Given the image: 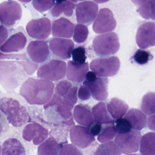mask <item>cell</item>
Instances as JSON below:
<instances>
[{"label": "cell", "mask_w": 155, "mask_h": 155, "mask_svg": "<svg viewBox=\"0 0 155 155\" xmlns=\"http://www.w3.org/2000/svg\"><path fill=\"white\" fill-rule=\"evenodd\" d=\"M0 53H1V52H0Z\"/></svg>", "instance_id": "55"}, {"label": "cell", "mask_w": 155, "mask_h": 155, "mask_svg": "<svg viewBox=\"0 0 155 155\" xmlns=\"http://www.w3.org/2000/svg\"><path fill=\"white\" fill-rule=\"evenodd\" d=\"M48 135V130L37 123L28 124L22 132L23 139L27 142L32 141L35 145H38L43 143L47 139Z\"/></svg>", "instance_id": "17"}, {"label": "cell", "mask_w": 155, "mask_h": 155, "mask_svg": "<svg viewBox=\"0 0 155 155\" xmlns=\"http://www.w3.org/2000/svg\"><path fill=\"white\" fill-rule=\"evenodd\" d=\"M120 43L115 32L103 34L96 36L93 41V47L97 56L104 57L115 54L119 51Z\"/></svg>", "instance_id": "4"}, {"label": "cell", "mask_w": 155, "mask_h": 155, "mask_svg": "<svg viewBox=\"0 0 155 155\" xmlns=\"http://www.w3.org/2000/svg\"><path fill=\"white\" fill-rule=\"evenodd\" d=\"M67 65L61 60H52L43 64L37 71V77L47 81H56L65 76Z\"/></svg>", "instance_id": "6"}, {"label": "cell", "mask_w": 155, "mask_h": 155, "mask_svg": "<svg viewBox=\"0 0 155 155\" xmlns=\"http://www.w3.org/2000/svg\"><path fill=\"white\" fill-rule=\"evenodd\" d=\"M124 118L131 124L132 128L137 131H141L146 127L147 117L139 109H130L125 115Z\"/></svg>", "instance_id": "23"}, {"label": "cell", "mask_w": 155, "mask_h": 155, "mask_svg": "<svg viewBox=\"0 0 155 155\" xmlns=\"http://www.w3.org/2000/svg\"><path fill=\"white\" fill-rule=\"evenodd\" d=\"M141 108L147 115L155 114V93L150 92L144 96Z\"/></svg>", "instance_id": "32"}, {"label": "cell", "mask_w": 155, "mask_h": 155, "mask_svg": "<svg viewBox=\"0 0 155 155\" xmlns=\"http://www.w3.org/2000/svg\"><path fill=\"white\" fill-rule=\"evenodd\" d=\"M21 61H0V81L6 90H13L22 82Z\"/></svg>", "instance_id": "3"}, {"label": "cell", "mask_w": 155, "mask_h": 155, "mask_svg": "<svg viewBox=\"0 0 155 155\" xmlns=\"http://www.w3.org/2000/svg\"><path fill=\"white\" fill-rule=\"evenodd\" d=\"M2 155H25V149L18 139L9 138L2 145Z\"/></svg>", "instance_id": "26"}, {"label": "cell", "mask_w": 155, "mask_h": 155, "mask_svg": "<svg viewBox=\"0 0 155 155\" xmlns=\"http://www.w3.org/2000/svg\"><path fill=\"white\" fill-rule=\"evenodd\" d=\"M89 66L90 70L99 77H112L119 71L120 61L117 56L96 58L90 62Z\"/></svg>", "instance_id": "5"}, {"label": "cell", "mask_w": 155, "mask_h": 155, "mask_svg": "<svg viewBox=\"0 0 155 155\" xmlns=\"http://www.w3.org/2000/svg\"><path fill=\"white\" fill-rule=\"evenodd\" d=\"M141 137L140 132L132 129L127 133H118L115 142L119 146L122 153L130 154L139 150Z\"/></svg>", "instance_id": "7"}, {"label": "cell", "mask_w": 155, "mask_h": 155, "mask_svg": "<svg viewBox=\"0 0 155 155\" xmlns=\"http://www.w3.org/2000/svg\"><path fill=\"white\" fill-rule=\"evenodd\" d=\"M70 139L74 145L81 148L88 147L95 141L89 127L80 125H74L71 128Z\"/></svg>", "instance_id": "15"}, {"label": "cell", "mask_w": 155, "mask_h": 155, "mask_svg": "<svg viewBox=\"0 0 155 155\" xmlns=\"http://www.w3.org/2000/svg\"><path fill=\"white\" fill-rule=\"evenodd\" d=\"M1 112H0V118H1Z\"/></svg>", "instance_id": "54"}, {"label": "cell", "mask_w": 155, "mask_h": 155, "mask_svg": "<svg viewBox=\"0 0 155 155\" xmlns=\"http://www.w3.org/2000/svg\"><path fill=\"white\" fill-rule=\"evenodd\" d=\"M55 0H33L34 8L41 13L52 9L55 5Z\"/></svg>", "instance_id": "36"}, {"label": "cell", "mask_w": 155, "mask_h": 155, "mask_svg": "<svg viewBox=\"0 0 155 155\" xmlns=\"http://www.w3.org/2000/svg\"><path fill=\"white\" fill-rule=\"evenodd\" d=\"M3 131V126L2 125V124L0 123V134H1V133H2Z\"/></svg>", "instance_id": "50"}, {"label": "cell", "mask_w": 155, "mask_h": 155, "mask_svg": "<svg viewBox=\"0 0 155 155\" xmlns=\"http://www.w3.org/2000/svg\"><path fill=\"white\" fill-rule=\"evenodd\" d=\"M102 124L98 122H94V124L90 126V132L92 135L96 136L101 133L102 129Z\"/></svg>", "instance_id": "43"}, {"label": "cell", "mask_w": 155, "mask_h": 155, "mask_svg": "<svg viewBox=\"0 0 155 155\" xmlns=\"http://www.w3.org/2000/svg\"><path fill=\"white\" fill-rule=\"evenodd\" d=\"M51 22L47 17L33 19L27 23L26 30L33 39L43 41L50 36L51 31Z\"/></svg>", "instance_id": "9"}, {"label": "cell", "mask_w": 155, "mask_h": 155, "mask_svg": "<svg viewBox=\"0 0 155 155\" xmlns=\"http://www.w3.org/2000/svg\"><path fill=\"white\" fill-rule=\"evenodd\" d=\"M106 106L108 113L115 120L123 118L129 108L125 102L117 97L112 98Z\"/></svg>", "instance_id": "24"}, {"label": "cell", "mask_w": 155, "mask_h": 155, "mask_svg": "<svg viewBox=\"0 0 155 155\" xmlns=\"http://www.w3.org/2000/svg\"><path fill=\"white\" fill-rule=\"evenodd\" d=\"M146 1L147 0H131V1L136 5H140Z\"/></svg>", "instance_id": "46"}, {"label": "cell", "mask_w": 155, "mask_h": 155, "mask_svg": "<svg viewBox=\"0 0 155 155\" xmlns=\"http://www.w3.org/2000/svg\"><path fill=\"white\" fill-rule=\"evenodd\" d=\"M75 6V3L70 0L56 3L51 10V14L55 18L63 15L70 18L74 15Z\"/></svg>", "instance_id": "25"}, {"label": "cell", "mask_w": 155, "mask_h": 155, "mask_svg": "<svg viewBox=\"0 0 155 155\" xmlns=\"http://www.w3.org/2000/svg\"><path fill=\"white\" fill-rule=\"evenodd\" d=\"M18 1H20L21 2L27 3L30 2H31L32 0H18Z\"/></svg>", "instance_id": "48"}, {"label": "cell", "mask_w": 155, "mask_h": 155, "mask_svg": "<svg viewBox=\"0 0 155 155\" xmlns=\"http://www.w3.org/2000/svg\"><path fill=\"white\" fill-rule=\"evenodd\" d=\"M74 24L65 17L55 19L52 25V34L54 37L71 38L73 35Z\"/></svg>", "instance_id": "19"}, {"label": "cell", "mask_w": 155, "mask_h": 155, "mask_svg": "<svg viewBox=\"0 0 155 155\" xmlns=\"http://www.w3.org/2000/svg\"><path fill=\"white\" fill-rule=\"evenodd\" d=\"M55 94L64 104L73 108L77 103L78 87L66 80H61L56 85Z\"/></svg>", "instance_id": "12"}, {"label": "cell", "mask_w": 155, "mask_h": 155, "mask_svg": "<svg viewBox=\"0 0 155 155\" xmlns=\"http://www.w3.org/2000/svg\"><path fill=\"white\" fill-rule=\"evenodd\" d=\"M0 155H2V147L0 145Z\"/></svg>", "instance_id": "52"}, {"label": "cell", "mask_w": 155, "mask_h": 155, "mask_svg": "<svg viewBox=\"0 0 155 155\" xmlns=\"http://www.w3.org/2000/svg\"><path fill=\"white\" fill-rule=\"evenodd\" d=\"M97 78L96 74L94 72L88 71L86 75L85 80L89 82H93Z\"/></svg>", "instance_id": "45"}, {"label": "cell", "mask_w": 155, "mask_h": 155, "mask_svg": "<svg viewBox=\"0 0 155 155\" xmlns=\"http://www.w3.org/2000/svg\"><path fill=\"white\" fill-rule=\"evenodd\" d=\"M133 58L137 63L140 65H143L147 63L149 61L152 60L153 57L148 51L138 49L134 54Z\"/></svg>", "instance_id": "35"}, {"label": "cell", "mask_w": 155, "mask_h": 155, "mask_svg": "<svg viewBox=\"0 0 155 155\" xmlns=\"http://www.w3.org/2000/svg\"><path fill=\"white\" fill-rule=\"evenodd\" d=\"M50 48L44 41H31L28 45L27 52L31 60L35 64H42L50 58Z\"/></svg>", "instance_id": "13"}, {"label": "cell", "mask_w": 155, "mask_h": 155, "mask_svg": "<svg viewBox=\"0 0 155 155\" xmlns=\"http://www.w3.org/2000/svg\"><path fill=\"white\" fill-rule=\"evenodd\" d=\"M115 127L118 133H127L132 130V127L129 122L125 118L116 120Z\"/></svg>", "instance_id": "38"}, {"label": "cell", "mask_w": 155, "mask_h": 155, "mask_svg": "<svg viewBox=\"0 0 155 155\" xmlns=\"http://www.w3.org/2000/svg\"><path fill=\"white\" fill-rule=\"evenodd\" d=\"M117 133L114 123L107 124L102 128L101 133L98 135L97 140L102 143L110 142L114 138Z\"/></svg>", "instance_id": "33"}, {"label": "cell", "mask_w": 155, "mask_h": 155, "mask_svg": "<svg viewBox=\"0 0 155 155\" xmlns=\"http://www.w3.org/2000/svg\"><path fill=\"white\" fill-rule=\"evenodd\" d=\"M59 155H84L74 145L68 144L64 145L59 152Z\"/></svg>", "instance_id": "39"}, {"label": "cell", "mask_w": 155, "mask_h": 155, "mask_svg": "<svg viewBox=\"0 0 155 155\" xmlns=\"http://www.w3.org/2000/svg\"><path fill=\"white\" fill-rule=\"evenodd\" d=\"M138 155L137 154H129V155Z\"/></svg>", "instance_id": "53"}, {"label": "cell", "mask_w": 155, "mask_h": 155, "mask_svg": "<svg viewBox=\"0 0 155 155\" xmlns=\"http://www.w3.org/2000/svg\"><path fill=\"white\" fill-rule=\"evenodd\" d=\"M73 116L75 121L83 126L90 127L94 122L92 110L87 104H79L75 106Z\"/></svg>", "instance_id": "22"}, {"label": "cell", "mask_w": 155, "mask_h": 155, "mask_svg": "<svg viewBox=\"0 0 155 155\" xmlns=\"http://www.w3.org/2000/svg\"><path fill=\"white\" fill-rule=\"evenodd\" d=\"M108 78L99 77L93 82L85 80L83 82V84L90 90L92 97L99 101H104L108 97Z\"/></svg>", "instance_id": "18"}, {"label": "cell", "mask_w": 155, "mask_h": 155, "mask_svg": "<svg viewBox=\"0 0 155 155\" xmlns=\"http://www.w3.org/2000/svg\"><path fill=\"white\" fill-rule=\"evenodd\" d=\"M0 110L15 127H21L29 121V114L26 108L17 100L11 97H4L0 99Z\"/></svg>", "instance_id": "2"}, {"label": "cell", "mask_w": 155, "mask_h": 155, "mask_svg": "<svg viewBox=\"0 0 155 155\" xmlns=\"http://www.w3.org/2000/svg\"><path fill=\"white\" fill-rule=\"evenodd\" d=\"M88 71L89 66L87 62L80 64L69 61L67 64L66 77L73 83L80 84L84 81Z\"/></svg>", "instance_id": "20"}, {"label": "cell", "mask_w": 155, "mask_h": 155, "mask_svg": "<svg viewBox=\"0 0 155 155\" xmlns=\"http://www.w3.org/2000/svg\"><path fill=\"white\" fill-rule=\"evenodd\" d=\"M54 85L52 82L30 78L24 82L20 94L31 105H45L52 98Z\"/></svg>", "instance_id": "1"}, {"label": "cell", "mask_w": 155, "mask_h": 155, "mask_svg": "<svg viewBox=\"0 0 155 155\" xmlns=\"http://www.w3.org/2000/svg\"><path fill=\"white\" fill-rule=\"evenodd\" d=\"M140 145L142 155H155V133L149 132L144 135Z\"/></svg>", "instance_id": "28"}, {"label": "cell", "mask_w": 155, "mask_h": 155, "mask_svg": "<svg viewBox=\"0 0 155 155\" xmlns=\"http://www.w3.org/2000/svg\"><path fill=\"white\" fill-rule=\"evenodd\" d=\"M49 46L54 55L63 60H67L71 57L74 44L70 39L53 38L50 39Z\"/></svg>", "instance_id": "16"}, {"label": "cell", "mask_w": 155, "mask_h": 155, "mask_svg": "<svg viewBox=\"0 0 155 155\" xmlns=\"http://www.w3.org/2000/svg\"><path fill=\"white\" fill-rule=\"evenodd\" d=\"M89 31L86 25L78 24L74 27L73 40L78 43L84 42L88 37Z\"/></svg>", "instance_id": "34"}, {"label": "cell", "mask_w": 155, "mask_h": 155, "mask_svg": "<svg viewBox=\"0 0 155 155\" xmlns=\"http://www.w3.org/2000/svg\"><path fill=\"white\" fill-rule=\"evenodd\" d=\"M91 96V92L89 88L84 85L80 86L78 91V97L82 101L89 100Z\"/></svg>", "instance_id": "40"}, {"label": "cell", "mask_w": 155, "mask_h": 155, "mask_svg": "<svg viewBox=\"0 0 155 155\" xmlns=\"http://www.w3.org/2000/svg\"><path fill=\"white\" fill-rule=\"evenodd\" d=\"M60 146L56 140L49 138L42 143L38 148V155H59Z\"/></svg>", "instance_id": "29"}, {"label": "cell", "mask_w": 155, "mask_h": 155, "mask_svg": "<svg viewBox=\"0 0 155 155\" xmlns=\"http://www.w3.org/2000/svg\"><path fill=\"white\" fill-rule=\"evenodd\" d=\"M117 22L111 10L107 8L99 10L93 25V31L99 34L107 33L114 31Z\"/></svg>", "instance_id": "10"}, {"label": "cell", "mask_w": 155, "mask_h": 155, "mask_svg": "<svg viewBox=\"0 0 155 155\" xmlns=\"http://www.w3.org/2000/svg\"><path fill=\"white\" fill-rule=\"evenodd\" d=\"M71 2H73L74 3H77L79 2H82V1H85L86 0H70Z\"/></svg>", "instance_id": "49"}, {"label": "cell", "mask_w": 155, "mask_h": 155, "mask_svg": "<svg viewBox=\"0 0 155 155\" xmlns=\"http://www.w3.org/2000/svg\"><path fill=\"white\" fill-rule=\"evenodd\" d=\"M74 61L78 63L83 64L85 62L87 59L85 49L83 46H79L74 49L72 52Z\"/></svg>", "instance_id": "37"}, {"label": "cell", "mask_w": 155, "mask_h": 155, "mask_svg": "<svg viewBox=\"0 0 155 155\" xmlns=\"http://www.w3.org/2000/svg\"><path fill=\"white\" fill-rule=\"evenodd\" d=\"M122 152L117 144L110 141L99 146L94 155H121Z\"/></svg>", "instance_id": "31"}, {"label": "cell", "mask_w": 155, "mask_h": 155, "mask_svg": "<svg viewBox=\"0 0 155 155\" xmlns=\"http://www.w3.org/2000/svg\"><path fill=\"white\" fill-rule=\"evenodd\" d=\"M97 4L91 1L78 3L76 6V20L78 23L87 26L90 25L97 16Z\"/></svg>", "instance_id": "11"}, {"label": "cell", "mask_w": 155, "mask_h": 155, "mask_svg": "<svg viewBox=\"0 0 155 155\" xmlns=\"http://www.w3.org/2000/svg\"><path fill=\"white\" fill-rule=\"evenodd\" d=\"M94 122L100 124H107L114 123V120L108 114L107 106L105 103L100 102L95 105L92 109Z\"/></svg>", "instance_id": "27"}, {"label": "cell", "mask_w": 155, "mask_h": 155, "mask_svg": "<svg viewBox=\"0 0 155 155\" xmlns=\"http://www.w3.org/2000/svg\"><path fill=\"white\" fill-rule=\"evenodd\" d=\"M147 126L149 129L155 132V114L153 115L148 117Z\"/></svg>", "instance_id": "44"}, {"label": "cell", "mask_w": 155, "mask_h": 155, "mask_svg": "<svg viewBox=\"0 0 155 155\" xmlns=\"http://www.w3.org/2000/svg\"><path fill=\"white\" fill-rule=\"evenodd\" d=\"M26 59L25 54H4L0 53V60L5 59H15L17 60H25Z\"/></svg>", "instance_id": "41"}, {"label": "cell", "mask_w": 155, "mask_h": 155, "mask_svg": "<svg viewBox=\"0 0 155 155\" xmlns=\"http://www.w3.org/2000/svg\"><path fill=\"white\" fill-rule=\"evenodd\" d=\"M136 43L141 49H147L155 45V23L147 22L137 29Z\"/></svg>", "instance_id": "14"}, {"label": "cell", "mask_w": 155, "mask_h": 155, "mask_svg": "<svg viewBox=\"0 0 155 155\" xmlns=\"http://www.w3.org/2000/svg\"><path fill=\"white\" fill-rule=\"evenodd\" d=\"M64 1H65V0H55V2H56V3H60Z\"/></svg>", "instance_id": "51"}, {"label": "cell", "mask_w": 155, "mask_h": 155, "mask_svg": "<svg viewBox=\"0 0 155 155\" xmlns=\"http://www.w3.org/2000/svg\"><path fill=\"white\" fill-rule=\"evenodd\" d=\"M22 17V8L15 1L9 0L0 4V21L5 26L11 27Z\"/></svg>", "instance_id": "8"}, {"label": "cell", "mask_w": 155, "mask_h": 155, "mask_svg": "<svg viewBox=\"0 0 155 155\" xmlns=\"http://www.w3.org/2000/svg\"><path fill=\"white\" fill-rule=\"evenodd\" d=\"M9 36V31L5 26H0V47L5 42Z\"/></svg>", "instance_id": "42"}, {"label": "cell", "mask_w": 155, "mask_h": 155, "mask_svg": "<svg viewBox=\"0 0 155 155\" xmlns=\"http://www.w3.org/2000/svg\"><path fill=\"white\" fill-rule=\"evenodd\" d=\"M96 3L102 4L107 2L110 0H93Z\"/></svg>", "instance_id": "47"}, {"label": "cell", "mask_w": 155, "mask_h": 155, "mask_svg": "<svg viewBox=\"0 0 155 155\" xmlns=\"http://www.w3.org/2000/svg\"><path fill=\"white\" fill-rule=\"evenodd\" d=\"M137 11L144 19L155 20V0L146 1L140 5Z\"/></svg>", "instance_id": "30"}, {"label": "cell", "mask_w": 155, "mask_h": 155, "mask_svg": "<svg viewBox=\"0 0 155 155\" xmlns=\"http://www.w3.org/2000/svg\"><path fill=\"white\" fill-rule=\"evenodd\" d=\"M27 42L25 35L22 32H17L7 39L0 47V51L5 53L20 51L24 49Z\"/></svg>", "instance_id": "21"}]
</instances>
